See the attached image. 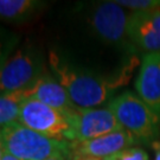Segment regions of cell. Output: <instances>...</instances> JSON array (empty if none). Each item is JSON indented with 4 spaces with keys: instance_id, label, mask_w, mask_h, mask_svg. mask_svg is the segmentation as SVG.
Listing matches in <instances>:
<instances>
[{
    "instance_id": "1",
    "label": "cell",
    "mask_w": 160,
    "mask_h": 160,
    "mask_svg": "<svg viewBox=\"0 0 160 160\" xmlns=\"http://www.w3.org/2000/svg\"><path fill=\"white\" fill-rule=\"evenodd\" d=\"M135 62L133 59L118 76L103 78L70 67L53 51L49 53V65L56 75V80L65 88L72 102L81 108L97 107L106 102L116 89L126 86L131 80Z\"/></svg>"
},
{
    "instance_id": "2",
    "label": "cell",
    "mask_w": 160,
    "mask_h": 160,
    "mask_svg": "<svg viewBox=\"0 0 160 160\" xmlns=\"http://www.w3.org/2000/svg\"><path fill=\"white\" fill-rule=\"evenodd\" d=\"M7 153L20 160H46L55 155L72 158L70 141H59L23 126L18 121L0 128Z\"/></svg>"
},
{
    "instance_id": "3",
    "label": "cell",
    "mask_w": 160,
    "mask_h": 160,
    "mask_svg": "<svg viewBox=\"0 0 160 160\" xmlns=\"http://www.w3.org/2000/svg\"><path fill=\"white\" fill-rule=\"evenodd\" d=\"M108 109L120 126L137 139H149L157 132L160 118L134 92H125L112 98Z\"/></svg>"
},
{
    "instance_id": "4",
    "label": "cell",
    "mask_w": 160,
    "mask_h": 160,
    "mask_svg": "<svg viewBox=\"0 0 160 160\" xmlns=\"http://www.w3.org/2000/svg\"><path fill=\"white\" fill-rule=\"evenodd\" d=\"M44 74L43 58L34 49L22 46L7 59L0 70V95L24 92Z\"/></svg>"
},
{
    "instance_id": "5",
    "label": "cell",
    "mask_w": 160,
    "mask_h": 160,
    "mask_svg": "<svg viewBox=\"0 0 160 160\" xmlns=\"http://www.w3.org/2000/svg\"><path fill=\"white\" fill-rule=\"evenodd\" d=\"M18 122L48 138L70 141L71 127L68 114L34 98H26L22 103Z\"/></svg>"
},
{
    "instance_id": "6",
    "label": "cell",
    "mask_w": 160,
    "mask_h": 160,
    "mask_svg": "<svg viewBox=\"0 0 160 160\" xmlns=\"http://www.w3.org/2000/svg\"><path fill=\"white\" fill-rule=\"evenodd\" d=\"M72 141H86L123 129L108 108H78L68 114Z\"/></svg>"
},
{
    "instance_id": "7",
    "label": "cell",
    "mask_w": 160,
    "mask_h": 160,
    "mask_svg": "<svg viewBox=\"0 0 160 160\" xmlns=\"http://www.w3.org/2000/svg\"><path fill=\"white\" fill-rule=\"evenodd\" d=\"M129 14L115 1L101 2L89 16L92 30L104 42L112 44H122L128 36Z\"/></svg>"
},
{
    "instance_id": "8",
    "label": "cell",
    "mask_w": 160,
    "mask_h": 160,
    "mask_svg": "<svg viewBox=\"0 0 160 160\" xmlns=\"http://www.w3.org/2000/svg\"><path fill=\"white\" fill-rule=\"evenodd\" d=\"M134 143H137V138L126 129H120L92 140L72 141L70 142V148L72 157L83 155L103 160L123 149L131 148Z\"/></svg>"
},
{
    "instance_id": "9",
    "label": "cell",
    "mask_w": 160,
    "mask_h": 160,
    "mask_svg": "<svg viewBox=\"0 0 160 160\" xmlns=\"http://www.w3.org/2000/svg\"><path fill=\"white\" fill-rule=\"evenodd\" d=\"M128 36L132 43L145 52H160V8L131 13Z\"/></svg>"
},
{
    "instance_id": "10",
    "label": "cell",
    "mask_w": 160,
    "mask_h": 160,
    "mask_svg": "<svg viewBox=\"0 0 160 160\" xmlns=\"http://www.w3.org/2000/svg\"><path fill=\"white\" fill-rule=\"evenodd\" d=\"M135 90L138 96L160 118V52L143 56Z\"/></svg>"
},
{
    "instance_id": "11",
    "label": "cell",
    "mask_w": 160,
    "mask_h": 160,
    "mask_svg": "<svg viewBox=\"0 0 160 160\" xmlns=\"http://www.w3.org/2000/svg\"><path fill=\"white\" fill-rule=\"evenodd\" d=\"M25 98H34L49 107L70 114L78 108L59 82L48 72L40 76L33 86L24 90Z\"/></svg>"
},
{
    "instance_id": "12",
    "label": "cell",
    "mask_w": 160,
    "mask_h": 160,
    "mask_svg": "<svg viewBox=\"0 0 160 160\" xmlns=\"http://www.w3.org/2000/svg\"><path fill=\"white\" fill-rule=\"evenodd\" d=\"M42 6L36 0H0V20L22 23L33 17Z\"/></svg>"
},
{
    "instance_id": "13",
    "label": "cell",
    "mask_w": 160,
    "mask_h": 160,
    "mask_svg": "<svg viewBox=\"0 0 160 160\" xmlns=\"http://www.w3.org/2000/svg\"><path fill=\"white\" fill-rule=\"evenodd\" d=\"M24 92H7L0 95V128L18 121L22 103L25 101Z\"/></svg>"
},
{
    "instance_id": "14",
    "label": "cell",
    "mask_w": 160,
    "mask_h": 160,
    "mask_svg": "<svg viewBox=\"0 0 160 160\" xmlns=\"http://www.w3.org/2000/svg\"><path fill=\"white\" fill-rule=\"evenodd\" d=\"M18 37L10 32L5 28L0 26V70L5 65L7 59L16 51V45L18 43Z\"/></svg>"
},
{
    "instance_id": "15",
    "label": "cell",
    "mask_w": 160,
    "mask_h": 160,
    "mask_svg": "<svg viewBox=\"0 0 160 160\" xmlns=\"http://www.w3.org/2000/svg\"><path fill=\"white\" fill-rule=\"evenodd\" d=\"M115 2L122 7H128L135 11H151L160 8V0H118Z\"/></svg>"
},
{
    "instance_id": "16",
    "label": "cell",
    "mask_w": 160,
    "mask_h": 160,
    "mask_svg": "<svg viewBox=\"0 0 160 160\" xmlns=\"http://www.w3.org/2000/svg\"><path fill=\"white\" fill-rule=\"evenodd\" d=\"M103 160H148L147 153L141 148L131 147L121 151L116 154H113Z\"/></svg>"
},
{
    "instance_id": "17",
    "label": "cell",
    "mask_w": 160,
    "mask_h": 160,
    "mask_svg": "<svg viewBox=\"0 0 160 160\" xmlns=\"http://www.w3.org/2000/svg\"><path fill=\"white\" fill-rule=\"evenodd\" d=\"M71 160H102L97 159V158H92V157H83V155H74Z\"/></svg>"
},
{
    "instance_id": "18",
    "label": "cell",
    "mask_w": 160,
    "mask_h": 160,
    "mask_svg": "<svg viewBox=\"0 0 160 160\" xmlns=\"http://www.w3.org/2000/svg\"><path fill=\"white\" fill-rule=\"evenodd\" d=\"M1 160H20V159H18V158L13 157V155L10 154V153L5 152V154H4V157H2V159H1Z\"/></svg>"
},
{
    "instance_id": "19",
    "label": "cell",
    "mask_w": 160,
    "mask_h": 160,
    "mask_svg": "<svg viewBox=\"0 0 160 160\" xmlns=\"http://www.w3.org/2000/svg\"><path fill=\"white\" fill-rule=\"evenodd\" d=\"M5 147H4V143H2V140H1V137H0V160L2 159V157L5 154Z\"/></svg>"
},
{
    "instance_id": "20",
    "label": "cell",
    "mask_w": 160,
    "mask_h": 160,
    "mask_svg": "<svg viewBox=\"0 0 160 160\" xmlns=\"http://www.w3.org/2000/svg\"><path fill=\"white\" fill-rule=\"evenodd\" d=\"M46 160H70V159L67 158V157H63V155H55V157H51V158H49V159Z\"/></svg>"
},
{
    "instance_id": "21",
    "label": "cell",
    "mask_w": 160,
    "mask_h": 160,
    "mask_svg": "<svg viewBox=\"0 0 160 160\" xmlns=\"http://www.w3.org/2000/svg\"><path fill=\"white\" fill-rule=\"evenodd\" d=\"M155 160H160V146L155 147Z\"/></svg>"
}]
</instances>
